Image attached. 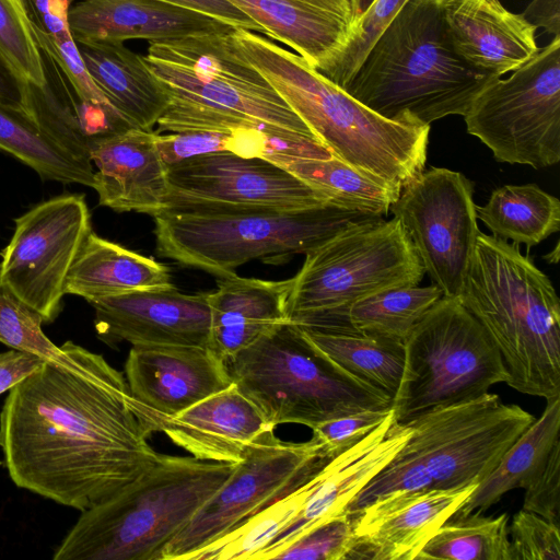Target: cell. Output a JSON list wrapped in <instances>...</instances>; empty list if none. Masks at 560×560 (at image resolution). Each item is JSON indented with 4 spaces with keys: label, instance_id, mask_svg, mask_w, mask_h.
Wrapping results in <instances>:
<instances>
[{
    "label": "cell",
    "instance_id": "obj_1",
    "mask_svg": "<svg viewBox=\"0 0 560 560\" xmlns=\"http://www.w3.org/2000/svg\"><path fill=\"white\" fill-rule=\"evenodd\" d=\"M125 375H82L45 362L14 385L0 412L4 466L20 488L84 511L161 457L133 412Z\"/></svg>",
    "mask_w": 560,
    "mask_h": 560
},
{
    "label": "cell",
    "instance_id": "obj_2",
    "mask_svg": "<svg viewBox=\"0 0 560 560\" xmlns=\"http://www.w3.org/2000/svg\"><path fill=\"white\" fill-rule=\"evenodd\" d=\"M231 36L335 158L400 190L424 170L429 125L382 117L298 54L250 31L234 28Z\"/></svg>",
    "mask_w": 560,
    "mask_h": 560
},
{
    "label": "cell",
    "instance_id": "obj_3",
    "mask_svg": "<svg viewBox=\"0 0 560 560\" xmlns=\"http://www.w3.org/2000/svg\"><path fill=\"white\" fill-rule=\"evenodd\" d=\"M440 0H407L343 90L384 118L421 125L464 116L493 79L467 63L447 35Z\"/></svg>",
    "mask_w": 560,
    "mask_h": 560
},
{
    "label": "cell",
    "instance_id": "obj_4",
    "mask_svg": "<svg viewBox=\"0 0 560 560\" xmlns=\"http://www.w3.org/2000/svg\"><path fill=\"white\" fill-rule=\"evenodd\" d=\"M458 299L499 351L509 386L560 395L559 298L518 244L479 231Z\"/></svg>",
    "mask_w": 560,
    "mask_h": 560
},
{
    "label": "cell",
    "instance_id": "obj_5",
    "mask_svg": "<svg viewBox=\"0 0 560 560\" xmlns=\"http://www.w3.org/2000/svg\"><path fill=\"white\" fill-rule=\"evenodd\" d=\"M235 464L161 454L114 495L82 511L52 559L160 560Z\"/></svg>",
    "mask_w": 560,
    "mask_h": 560
},
{
    "label": "cell",
    "instance_id": "obj_6",
    "mask_svg": "<svg viewBox=\"0 0 560 560\" xmlns=\"http://www.w3.org/2000/svg\"><path fill=\"white\" fill-rule=\"evenodd\" d=\"M535 417L495 394L425 411L406 422L411 434L347 509L418 490L480 483Z\"/></svg>",
    "mask_w": 560,
    "mask_h": 560
},
{
    "label": "cell",
    "instance_id": "obj_7",
    "mask_svg": "<svg viewBox=\"0 0 560 560\" xmlns=\"http://www.w3.org/2000/svg\"><path fill=\"white\" fill-rule=\"evenodd\" d=\"M232 383L276 428H308L345 415L392 408V397L343 371L302 327L285 322L225 361Z\"/></svg>",
    "mask_w": 560,
    "mask_h": 560
},
{
    "label": "cell",
    "instance_id": "obj_8",
    "mask_svg": "<svg viewBox=\"0 0 560 560\" xmlns=\"http://www.w3.org/2000/svg\"><path fill=\"white\" fill-rule=\"evenodd\" d=\"M420 257L397 218L354 222L305 254L292 277L288 319L302 327L354 330L350 306L381 290L419 284Z\"/></svg>",
    "mask_w": 560,
    "mask_h": 560
},
{
    "label": "cell",
    "instance_id": "obj_9",
    "mask_svg": "<svg viewBox=\"0 0 560 560\" xmlns=\"http://www.w3.org/2000/svg\"><path fill=\"white\" fill-rule=\"evenodd\" d=\"M381 218L331 203L273 212L185 213L154 215L156 253L183 266L213 276H236L252 260L284 264L306 254L348 225Z\"/></svg>",
    "mask_w": 560,
    "mask_h": 560
},
{
    "label": "cell",
    "instance_id": "obj_10",
    "mask_svg": "<svg viewBox=\"0 0 560 560\" xmlns=\"http://www.w3.org/2000/svg\"><path fill=\"white\" fill-rule=\"evenodd\" d=\"M395 419L406 423L434 408L479 398L508 372L495 346L458 298L442 296L404 341Z\"/></svg>",
    "mask_w": 560,
    "mask_h": 560
},
{
    "label": "cell",
    "instance_id": "obj_11",
    "mask_svg": "<svg viewBox=\"0 0 560 560\" xmlns=\"http://www.w3.org/2000/svg\"><path fill=\"white\" fill-rule=\"evenodd\" d=\"M231 33L149 42L143 58L171 103L316 138L240 52Z\"/></svg>",
    "mask_w": 560,
    "mask_h": 560
},
{
    "label": "cell",
    "instance_id": "obj_12",
    "mask_svg": "<svg viewBox=\"0 0 560 560\" xmlns=\"http://www.w3.org/2000/svg\"><path fill=\"white\" fill-rule=\"evenodd\" d=\"M498 162L545 168L560 161V37L509 79L495 78L463 116Z\"/></svg>",
    "mask_w": 560,
    "mask_h": 560
},
{
    "label": "cell",
    "instance_id": "obj_13",
    "mask_svg": "<svg viewBox=\"0 0 560 560\" xmlns=\"http://www.w3.org/2000/svg\"><path fill=\"white\" fill-rule=\"evenodd\" d=\"M331 459V458H330ZM329 459L317 445L262 433L218 491L166 545L160 560H189L199 549L307 480Z\"/></svg>",
    "mask_w": 560,
    "mask_h": 560
},
{
    "label": "cell",
    "instance_id": "obj_14",
    "mask_svg": "<svg viewBox=\"0 0 560 560\" xmlns=\"http://www.w3.org/2000/svg\"><path fill=\"white\" fill-rule=\"evenodd\" d=\"M326 198L284 167L222 151L167 167L166 212L254 213L302 210Z\"/></svg>",
    "mask_w": 560,
    "mask_h": 560
},
{
    "label": "cell",
    "instance_id": "obj_15",
    "mask_svg": "<svg viewBox=\"0 0 560 560\" xmlns=\"http://www.w3.org/2000/svg\"><path fill=\"white\" fill-rule=\"evenodd\" d=\"M14 222L1 252L0 285L51 323L61 311L70 268L92 232L88 203L82 194L56 196Z\"/></svg>",
    "mask_w": 560,
    "mask_h": 560
},
{
    "label": "cell",
    "instance_id": "obj_16",
    "mask_svg": "<svg viewBox=\"0 0 560 560\" xmlns=\"http://www.w3.org/2000/svg\"><path fill=\"white\" fill-rule=\"evenodd\" d=\"M389 211L408 233L433 284L458 298L479 233L472 183L444 167L422 171Z\"/></svg>",
    "mask_w": 560,
    "mask_h": 560
},
{
    "label": "cell",
    "instance_id": "obj_17",
    "mask_svg": "<svg viewBox=\"0 0 560 560\" xmlns=\"http://www.w3.org/2000/svg\"><path fill=\"white\" fill-rule=\"evenodd\" d=\"M90 304L96 335L110 347L126 341L209 348V293L187 294L172 285L104 296Z\"/></svg>",
    "mask_w": 560,
    "mask_h": 560
},
{
    "label": "cell",
    "instance_id": "obj_18",
    "mask_svg": "<svg viewBox=\"0 0 560 560\" xmlns=\"http://www.w3.org/2000/svg\"><path fill=\"white\" fill-rule=\"evenodd\" d=\"M125 378L136 411L177 415L229 386L226 364L208 347L132 345Z\"/></svg>",
    "mask_w": 560,
    "mask_h": 560
},
{
    "label": "cell",
    "instance_id": "obj_19",
    "mask_svg": "<svg viewBox=\"0 0 560 560\" xmlns=\"http://www.w3.org/2000/svg\"><path fill=\"white\" fill-rule=\"evenodd\" d=\"M478 483L387 497L349 516L354 542L347 560H415Z\"/></svg>",
    "mask_w": 560,
    "mask_h": 560
},
{
    "label": "cell",
    "instance_id": "obj_20",
    "mask_svg": "<svg viewBox=\"0 0 560 560\" xmlns=\"http://www.w3.org/2000/svg\"><path fill=\"white\" fill-rule=\"evenodd\" d=\"M135 413L151 433L163 432L194 457L217 463H238L262 433L276 429L234 384L174 416Z\"/></svg>",
    "mask_w": 560,
    "mask_h": 560
},
{
    "label": "cell",
    "instance_id": "obj_21",
    "mask_svg": "<svg viewBox=\"0 0 560 560\" xmlns=\"http://www.w3.org/2000/svg\"><path fill=\"white\" fill-rule=\"evenodd\" d=\"M77 44L91 42H149L208 34L235 27L205 13L161 0H81L68 13Z\"/></svg>",
    "mask_w": 560,
    "mask_h": 560
},
{
    "label": "cell",
    "instance_id": "obj_22",
    "mask_svg": "<svg viewBox=\"0 0 560 560\" xmlns=\"http://www.w3.org/2000/svg\"><path fill=\"white\" fill-rule=\"evenodd\" d=\"M155 131L130 128L95 141L90 159L97 168L93 189L98 203L116 212L159 214L167 194V166Z\"/></svg>",
    "mask_w": 560,
    "mask_h": 560
},
{
    "label": "cell",
    "instance_id": "obj_23",
    "mask_svg": "<svg viewBox=\"0 0 560 560\" xmlns=\"http://www.w3.org/2000/svg\"><path fill=\"white\" fill-rule=\"evenodd\" d=\"M442 19L455 51L471 67L497 77L514 71L539 50L521 14L500 0H440Z\"/></svg>",
    "mask_w": 560,
    "mask_h": 560
},
{
    "label": "cell",
    "instance_id": "obj_24",
    "mask_svg": "<svg viewBox=\"0 0 560 560\" xmlns=\"http://www.w3.org/2000/svg\"><path fill=\"white\" fill-rule=\"evenodd\" d=\"M322 72L353 33L351 0H228Z\"/></svg>",
    "mask_w": 560,
    "mask_h": 560
},
{
    "label": "cell",
    "instance_id": "obj_25",
    "mask_svg": "<svg viewBox=\"0 0 560 560\" xmlns=\"http://www.w3.org/2000/svg\"><path fill=\"white\" fill-rule=\"evenodd\" d=\"M293 278L269 281L233 276L209 293V348L224 362L277 326L290 322L287 304Z\"/></svg>",
    "mask_w": 560,
    "mask_h": 560
},
{
    "label": "cell",
    "instance_id": "obj_26",
    "mask_svg": "<svg viewBox=\"0 0 560 560\" xmlns=\"http://www.w3.org/2000/svg\"><path fill=\"white\" fill-rule=\"evenodd\" d=\"M42 55L46 82L26 83L25 110L63 150L91 162L95 141L132 127L119 113L84 102L54 59L43 50Z\"/></svg>",
    "mask_w": 560,
    "mask_h": 560
},
{
    "label": "cell",
    "instance_id": "obj_27",
    "mask_svg": "<svg viewBox=\"0 0 560 560\" xmlns=\"http://www.w3.org/2000/svg\"><path fill=\"white\" fill-rule=\"evenodd\" d=\"M86 69L112 105L133 127L151 130L171 98L140 56L120 42L77 44Z\"/></svg>",
    "mask_w": 560,
    "mask_h": 560
},
{
    "label": "cell",
    "instance_id": "obj_28",
    "mask_svg": "<svg viewBox=\"0 0 560 560\" xmlns=\"http://www.w3.org/2000/svg\"><path fill=\"white\" fill-rule=\"evenodd\" d=\"M172 285L165 265L92 231L70 268L65 292L90 303L104 296Z\"/></svg>",
    "mask_w": 560,
    "mask_h": 560
},
{
    "label": "cell",
    "instance_id": "obj_29",
    "mask_svg": "<svg viewBox=\"0 0 560 560\" xmlns=\"http://www.w3.org/2000/svg\"><path fill=\"white\" fill-rule=\"evenodd\" d=\"M546 400L541 416L505 451L453 517L485 512L506 492L525 489L542 469L553 445L560 441V395Z\"/></svg>",
    "mask_w": 560,
    "mask_h": 560
},
{
    "label": "cell",
    "instance_id": "obj_30",
    "mask_svg": "<svg viewBox=\"0 0 560 560\" xmlns=\"http://www.w3.org/2000/svg\"><path fill=\"white\" fill-rule=\"evenodd\" d=\"M476 212L492 235L527 248L560 230L559 199L536 184L498 187Z\"/></svg>",
    "mask_w": 560,
    "mask_h": 560
},
{
    "label": "cell",
    "instance_id": "obj_31",
    "mask_svg": "<svg viewBox=\"0 0 560 560\" xmlns=\"http://www.w3.org/2000/svg\"><path fill=\"white\" fill-rule=\"evenodd\" d=\"M302 329L339 368L393 399L404 369V341L357 330Z\"/></svg>",
    "mask_w": 560,
    "mask_h": 560
},
{
    "label": "cell",
    "instance_id": "obj_32",
    "mask_svg": "<svg viewBox=\"0 0 560 560\" xmlns=\"http://www.w3.org/2000/svg\"><path fill=\"white\" fill-rule=\"evenodd\" d=\"M0 150L28 165L42 179L93 187L91 162L68 153L25 110L1 100Z\"/></svg>",
    "mask_w": 560,
    "mask_h": 560
},
{
    "label": "cell",
    "instance_id": "obj_33",
    "mask_svg": "<svg viewBox=\"0 0 560 560\" xmlns=\"http://www.w3.org/2000/svg\"><path fill=\"white\" fill-rule=\"evenodd\" d=\"M43 323L40 313L0 285L1 343L82 375H98L112 369L103 355L72 341L56 346L43 331Z\"/></svg>",
    "mask_w": 560,
    "mask_h": 560
},
{
    "label": "cell",
    "instance_id": "obj_34",
    "mask_svg": "<svg viewBox=\"0 0 560 560\" xmlns=\"http://www.w3.org/2000/svg\"><path fill=\"white\" fill-rule=\"evenodd\" d=\"M319 191L328 203L372 217H386L400 189L337 158L299 160L283 166Z\"/></svg>",
    "mask_w": 560,
    "mask_h": 560
},
{
    "label": "cell",
    "instance_id": "obj_35",
    "mask_svg": "<svg viewBox=\"0 0 560 560\" xmlns=\"http://www.w3.org/2000/svg\"><path fill=\"white\" fill-rule=\"evenodd\" d=\"M442 296L435 284L384 289L354 302L348 311L349 323L359 332L405 341Z\"/></svg>",
    "mask_w": 560,
    "mask_h": 560
},
{
    "label": "cell",
    "instance_id": "obj_36",
    "mask_svg": "<svg viewBox=\"0 0 560 560\" xmlns=\"http://www.w3.org/2000/svg\"><path fill=\"white\" fill-rule=\"evenodd\" d=\"M513 560L509 516L472 512L446 521L415 560Z\"/></svg>",
    "mask_w": 560,
    "mask_h": 560
},
{
    "label": "cell",
    "instance_id": "obj_37",
    "mask_svg": "<svg viewBox=\"0 0 560 560\" xmlns=\"http://www.w3.org/2000/svg\"><path fill=\"white\" fill-rule=\"evenodd\" d=\"M308 479L196 551L189 560H249L296 516L310 490Z\"/></svg>",
    "mask_w": 560,
    "mask_h": 560
},
{
    "label": "cell",
    "instance_id": "obj_38",
    "mask_svg": "<svg viewBox=\"0 0 560 560\" xmlns=\"http://www.w3.org/2000/svg\"><path fill=\"white\" fill-rule=\"evenodd\" d=\"M0 56L23 82H46L42 50L21 0H0Z\"/></svg>",
    "mask_w": 560,
    "mask_h": 560
},
{
    "label": "cell",
    "instance_id": "obj_39",
    "mask_svg": "<svg viewBox=\"0 0 560 560\" xmlns=\"http://www.w3.org/2000/svg\"><path fill=\"white\" fill-rule=\"evenodd\" d=\"M353 542L352 521L343 514L307 528L261 560H347Z\"/></svg>",
    "mask_w": 560,
    "mask_h": 560
},
{
    "label": "cell",
    "instance_id": "obj_40",
    "mask_svg": "<svg viewBox=\"0 0 560 560\" xmlns=\"http://www.w3.org/2000/svg\"><path fill=\"white\" fill-rule=\"evenodd\" d=\"M407 0H374L354 22L353 33L335 60L322 72L341 89L348 83L374 42Z\"/></svg>",
    "mask_w": 560,
    "mask_h": 560
},
{
    "label": "cell",
    "instance_id": "obj_41",
    "mask_svg": "<svg viewBox=\"0 0 560 560\" xmlns=\"http://www.w3.org/2000/svg\"><path fill=\"white\" fill-rule=\"evenodd\" d=\"M509 537L513 560H560L559 526L522 509L512 520Z\"/></svg>",
    "mask_w": 560,
    "mask_h": 560
},
{
    "label": "cell",
    "instance_id": "obj_42",
    "mask_svg": "<svg viewBox=\"0 0 560 560\" xmlns=\"http://www.w3.org/2000/svg\"><path fill=\"white\" fill-rule=\"evenodd\" d=\"M390 410H363L319 422L312 428L311 441L317 445L323 457L330 459L378 427Z\"/></svg>",
    "mask_w": 560,
    "mask_h": 560
},
{
    "label": "cell",
    "instance_id": "obj_43",
    "mask_svg": "<svg viewBox=\"0 0 560 560\" xmlns=\"http://www.w3.org/2000/svg\"><path fill=\"white\" fill-rule=\"evenodd\" d=\"M160 155L168 167L185 160L232 149V135L215 131H182L155 136Z\"/></svg>",
    "mask_w": 560,
    "mask_h": 560
},
{
    "label": "cell",
    "instance_id": "obj_44",
    "mask_svg": "<svg viewBox=\"0 0 560 560\" xmlns=\"http://www.w3.org/2000/svg\"><path fill=\"white\" fill-rule=\"evenodd\" d=\"M560 441H558L542 469L525 488L523 509L559 526L560 524Z\"/></svg>",
    "mask_w": 560,
    "mask_h": 560
},
{
    "label": "cell",
    "instance_id": "obj_45",
    "mask_svg": "<svg viewBox=\"0 0 560 560\" xmlns=\"http://www.w3.org/2000/svg\"><path fill=\"white\" fill-rule=\"evenodd\" d=\"M30 20L55 40L72 36L68 13L74 0H21Z\"/></svg>",
    "mask_w": 560,
    "mask_h": 560
},
{
    "label": "cell",
    "instance_id": "obj_46",
    "mask_svg": "<svg viewBox=\"0 0 560 560\" xmlns=\"http://www.w3.org/2000/svg\"><path fill=\"white\" fill-rule=\"evenodd\" d=\"M218 19L235 28L261 32V28L228 0H161Z\"/></svg>",
    "mask_w": 560,
    "mask_h": 560
},
{
    "label": "cell",
    "instance_id": "obj_47",
    "mask_svg": "<svg viewBox=\"0 0 560 560\" xmlns=\"http://www.w3.org/2000/svg\"><path fill=\"white\" fill-rule=\"evenodd\" d=\"M45 362L14 349L0 352V395L39 369Z\"/></svg>",
    "mask_w": 560,
    "mask_h": 560
},
{
    "label": "cell",
    "instance_id": "obj_48",
    "mask_svg": "<svg viewBox=\"0 0 560 560\" xmlns=\"http://www.w3.org/2000/svg\"><path fill=\"white\" fill-rule=\"evenodd\" d=\"M521 15L536 28L560 37V0H532Z\"/></svg>",
    "mask_w": 560,
    "mask_h": 560
},
{
    "label": "cell",
    "instance_id": "obj_49",
    "mask_svg": "<svg viewBox=\"0 0 560 560\" xmlns=\"http://www.w3.org/2000/svg\"><path fill=\"white\" fill-rule=\"evenodd\" d=\"M25 95L26 83L13 73L9 65L0 56V100L25 110Z\"/></svg>",
    "mask_w": 560,
    "mask_h": 560
},
{
    "label": "cell",
    "instance_id": "obj_50",
    "mask_svg": "<svg viewBox=\"0 0 560 560\" xmlns=\"http://www.w3.org/2000/svg\"><path fill=\"white\" fill-rule=\"evenodd\" d=\"M373 1L374 0H351L354 22L368 10Z\"/></svg>",
    "mask_w": 560,
    "mask_h": 560
}]
</instances>
